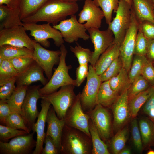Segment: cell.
I'll return each mask as SVG.
<instances>
[{
	"label": "cell",
	"instance_id": "cell-54",
	"mask_svg": "<svg viewBox=\"0 0 154 154\" xmlns=\"http://www.w3.org/2000/svg\"><path fill=\"white\" fill-rule=\"evenodd\" d=\"M131 150L129 148H124L119 153V154H130L131 153Z\"/></svg>",
	"mask_w": 154,
	"mask_h": 154
},
{
	"label": "cell",
	"instance_id": "cell-52",
	"mask_svg": "<svg viewBox=\"0 0 154 154\" xmlns=\"http://www.w3.org/2000/svg\"><path fill=\"white\" fill-rule=\"evenodd\" d=\"M146 56L149 61L154 63V39L148 40Z\"/></svg>",
	"mask_w": 154,
	"mask_h": 154
},
{
	"label": "cell",
	"instance_id": "cell-28",
	"mask_svg": "<svg viewBox=\"0 0 154 154\" xmlns=\"http://www.w3.org/2000/svg\"><path fill=\"white\" fill-rule=\"evenodd\" d=\"M112 89L120 95L127 90L131 84L128 73L123 67L119 74L109 80Z\"/></svg>",
	"mask_w": 154,
	"mask_h": 154
},
{
	"label": "cell",
	"instance_id": "cell-61",
	"mask_svg": "<svg viewBox=\"0 0 154 154\" xmlns=\"http://www.w3.org/2000/svg\"><path fill=\"white\" fill-rule=\"evenodd\" d=\"M153 121V122H154V121Z\"/></svg>",
	"mask_w": 154,
	"mask_h": 154
},
{
	"label": "cell",
	"instance_id": "cell-39",
	"mask_svg": "<svg viewBox=\"0 0 154 154\" xmlns=\"http://www.w3.org/2000/svg\"><path fill=\"white\" fill-rule=\"evenodd\" d=\"M151 86L142 76H139L131 83L128 90L129 98L146 90Z\"/></svg>",
	"mask_w": 154,
	"mask_h": 154
},
{
	"label": "cell",
	"instance_id": "cell-43",
	"mask_svg": "<svg viewBox=\"0 0 154 154\" xmlns=\"http://www.w3.org/2000/svg\"><path fill=\"white\" fill-rule=\"evenodd\" d=\"M131 133L133 145L138 152L142 151L143 145L139 126L137 120L133 119L131 123Z\"/></svg>",
	"mask_w": 154,
	"mask_h": 154
},
{
	"label": "cell",
	"instance_id": "cell-44",
	"mask_svg": "<svg viewBox=\"0 0 154 154\" xmlns=\"http://www.w3.org/2000/svg\"><path fill=\"white\" fill-rule=\"evenodd\" d=\"M28 134L23 130H19L2 125H0V141L7 142L9 139L17 136Z\"/></svg>",
	"mask_w": 154,
	"mask_h": 154
},
{
	"label": "cell",
	"instance_id": "cell-4",
	"mask_svg": "<svg viewBox=\"0 0 154 154\" xmlns=\"http://www.w3.org/2000/svg\"><path fill=\"white\" fill-rule=\"evenodd\" d=\"M115 17L108 25L114 37L113 43L120 46L129 29L132 20L131 6L124 0L119 1Z\"/></svg>",
	"mask_w": 154,
	"mask_h": 154
},
{
	"label": "cell",
	"instance_id": "cell-29",
	"mask_svg": "<svg viewBox=\"0 0 154 154\" xmlns=\"http://www.w3.org/2000/svg\"><path fill=\"white\" fill-rule=\"evenodd\" d=\"M33 50L25 47H21L9 45L0 46V58L9 59L17 57H33Z\"/></svg>",
	"mask_w": 154,
	"mask_h": 154
},
{
	"label": "cell",
	"instance_id": "cell-18",
	"mask_svg": "<svg viewBox=\"0 0 154 154\" xmlns=\"http://www.w3.org/2000/svg\"><path fill=\"white\" fill-rule=\"evenodd\" d=\"M128 90L120 94L111 106L113 114V130L116 131L123 127L131 117L128 106Z\"/></svg>",
	"mask_w": 154,
	"mask_h": 154
},
{
	"label": "cell",
	"instance_id": "cell-46",
	"mask_svg": "<svg viewBox=\"0 0 154 154\" xmlns=\"http://www.w3.org/2000/svg\"><path fill=\"white\" fill-rule=\"evenodd\" d=\"M139 29L148 40L154 39V23L148 21L139 22Z\"/></svg>",
	"mask_w": 154,
	"mask_h": 154
},
{
	"label": "cell",
	"instance_id": "cell-60",
	"mask_svg": "<svg viewBox=\"0 0 154 154\" xmlns=\"http://www.w3.org/2000/svg\"><path fill=\"white\" fill-rule=\"evenodd\" d=\"M153 65H154V63H153Z\"/></svg>",
	"mask_w": 154,
	"mask_h": 154
},
{
	"label": "cell",
	"instance_id": "cell-16",
	"mask_svg": "<svg viewBox=\"0 0 154 154\" xmlns=\"http://www.w3.org/2000/svg\"><path fill=\"white\" fill-rule=\"evenodd\" d=\"M87 31L94 46V51L89 62L94 66L100 55L113 43L114 37L113 32L108 28L101 31L98 28H92Z\"/></svg>",
	"mask_w": 154,
	"mask_h": 154
},
{
	"label": "cell",
	"instance_id": "cell-33",
	"mask_svg": "<svg viewBox=\"0 0 154 154\" xmlns=\"http://www.w3.org/2000/svg\"><path fill=\"white\" fill-rule=\"evenodd\" d=\"M128 134V129L125 127L121 129L112 137L110 142V147L112 153L119 154L124 148Z\"/></svg>",
	"mask_w": 154,
	"mask_h": 154
},
{
	"label": "cell",
	"instance_id": "cell-32",
	"mask_svg": "<svg viewBox=\"0 0 154 154\" xmlns=\"http://www.w3.org/2000/svg\"><path fill=\"white\" fill-rule=\"evenodd\" d=\"M49 0H21L19 7L21 20L36 13Z\"/></svg>",
	"mask_w": 154,
	"mask_h": 154
},
{
	"label": "cell",
	"instance_id": "cell-1",
	"mask_svg": "<svg viewBox=\"0 0 154 154\" xmlns=\"http://www.w3.org/2000/svg\"><path fill=\"white\" fill-rule=\"evenodd\" d=\"M76 2L65 0H49L36 13L22 20L23 23H37L45 21L53 26L75 15L79 10Z\"/></svg>",
	"mask_w": 154,
	"mask_h": 154
},
{
	"label": "cell",
	"instance_id": "cell-6",
	"mask_svg": "<svg viewBox=\"0 0 154 154\" xmlns=\"http://www.w3.org/2000/svg\"><path fill=\"white\" fill-rule=\"evenodd\" d=\"M75 86L73 85L62 86L58 91L42 96L41 98L45 99L50 103L59 119H64L67 110L76 99Z\"/></svg>",
	"mask_w": 154,
	"mask_h": 154
},
{
	"label": "cell",
	"instance_id": "cell-34",
	"mask_svg": "<svg viewBox=\"0 0 154 154\" xmlns=\"http://www.w3.org/2000/svg\"><path fill=\"white\" fill-rule=\"evenodd\" d=\"M96 5L100 7L103 12L106 23L109 25L112 21L113 11H117L119 0H93Z\"/></svg>",
	"mask_w": 154,
	"mask_h": 154
},
{
	"label": "cell",
	"instance_id": "cell-59",
	"mask_svg": "<svg viewBox=\"0 0 154 154\" xmlns=\"http://www.w3.org/2000/svg\"><path fill=\"white\" fill-rule=\"evenodd\" d=\"M154 2V0H152Z\"/></svg>",
	"mask_w": 154,
	"mask_h": 154
},
{
	"label": "cell",
	"instance_id": "cell-10",
	"mask_svg": "<svg viewBox=\"0 0 154 154\" xmlns=\"http://www.w3.org/2000/svg\"><path fill=\"white\" fill-rule=\"evenodd\" d=\"M79 92L64 117L65 124L77 129L91 137L89 128V116L83 110L80 103Z\"/></svg>",
	"mask_w": 154,
	"mask_h": 154
},
{
	"label": "cell",
	"instance_id": "cell-45",
	"mask_svg": "<svg viewBox=\"0 0 154 154\" xmlns=\"http://www.w3.org/2000/svg\"><path fill=\"white\" fill-rule=\"evenodd\" d=\"M148 43V40L139 29L135 41L134 55L146 56Z\"/></svg>",
	"mask_w": 154,
	"mask_h": 154
},
{
	"label": "cell",
	"instance_id": "cell-27",
	"mask_svg": "<svg viewBox=\"0 0 154 154\" xmlns=\"http://www.w3.org/2000/svg\"><path fill=\"white\" fill-rule=\"evenodd\" d=\"M139 126L143 146L149 147L154 143V123L150 118H144L139 121Z\"/></svg>",
	"mask_w": 154,
	"mask_h": 154
},
{
	"label": "cell",
	"instance_id": "cell-40",
	"mask_svg": "<svg viewBox=\"0 0 154 154\" xmlns=\"http://www.w3.org/2000/svg\"><path fill=\"white\" fill-rule=\"evenodd\" d=\"M17 76L0 82V100L6 101L10 97L16 87Z\"/></svg>",
	"mask_w": 154,
	"mask_h": 154
},
{
	"label": "cell",
	"instance_id": "cell-5",
	"mask_svg": "<svg viewBox=\"0 0 154 154\" xmlns=\"http://www.w3.org/2000/svg\"><path fill=\"white\" fill-rule=\"evenodd\" d=\"M23 26L26 31L30 32V34L34 37L35 40L46 48L50 47V43L48 40L52 39L57 47H60L64 42L60 32L52 27L50 23L43 24L36 23H23Z\"/></svg>",
	"mask_w": 154,
	"mask_h": 154
},
{
	"label": "cell",
	"instance_id": "cell-21",
	"mask_svg": "<svg viewBox=\"0 0 154 154\" xmlns=\"http://www.w3.org/2000/svg\"><path fill=\"white\" fill-rule=\"evenodd\" d=\"M43 69L35 61L28 68L17 76V86H29L33 82L39 81L44 86L48 82V79L44 76Z\"/></svg>",
	"mask_w": 154,
	"mask_h": 154
},
{
	"label": "cell",
	"instance_id": "cell-2",
	"mask_svg": "<svg viewBox=\"0 0 154 154\" xmlns=\"http://www.w3.org/2000/svg\"><path fill=\"white\" fill-rule=\"evenodd\" d=\"M91 137L76 128L65 125L61 140L60 153L92 154Z\"/></svg>",
	"mask_w": 154,
	"mask_h": 154
},
{
	"label": "cell",
	"instance_id": "cell-51",
	"mask_svg": "<svg viewBox=\"0 0 154 154\" xmlns=\"http://www.w3.org/2000/svg\"><path fill=\"white\" fill-rule=\"evenodd\" d=\"M14 111L6 100H0V122L2 124L5 119Z\"/></svg>",
	"mask_w": 154,
	"mask_h": 154
},
{
	"label": "cell",
	"instance_id": "cell-3",
	"mask_svg": "<svg viewBox=\"0 0 154 154\" xmlns=\"http://www.w3.org/2000/svg\"><path fill=\"white\" fill-rule=\"evenodd\" d=\"M60 60L57 67L47 83L39 89L41 96L54 92L63 86L73 85L76 86L75 80L72 78L68 73L72 66L66 64V58L68 51L63 44L60 46Z\"/></svg>",
	"mask_w": 154,
	"mask_h": 154
},
{
	"label": "cell",
	"instance_id": "cell-50",
	"mask_svg": "<svg viewBox=\"0 0 154 154\" xmlns=\"http://www.w3.org/2000/svg\"><path fill=\"white\" fill-rule=\"evenodd\" d=\"M143 112L149 118L154 121V92L148 98L142 107Z\"/></svg>",
	"mask_w": 154,
	"mask_h": 154
},
{
	"label": "cell",
	"instance_id": "cell-14",
	"mask_svg": "<svg viewBox=\"0 0 154 154\" xmlns=\"http://www.w3.org/2000/svg\"><path fill=\"white\" fill-rule=\"evenodd\" d=\"M35 132L14 137L9 142L0 141V154H30L32 153L36 141Z\"/></svg>",
	"mask_w": 154,
	"mask_h": 154
},
{
	"label": "cell",
	"instance_id": "cell-22",
	"mask_svg": "<svg viewBox=\"0 0 154 154\" xmlns=\"http://www.w3.org/2000/svg\"><path fill=\"white\" fill-rule=\"evenodd\" d=\"M131 9L139 22L146 20L154 23L152 0H132Z\"/></svg>",
	"mask_w": 154,
	"mask_h": 154
},
{
	"label": "cell",
	"instance_id": "cell-25",
	"mask_svg": "<svg viewBox=\"0 0 154 154\" xmlns=\"http://www.w3.org/2000/svg\"><path fill=\"white\" fill-rule=\"evenodd\" d=\"M154 92V86L134 96L129 98L128 106L131 117L135 118L149 97Z\"/></svg>",
	"mask_w": 154,
	"mask_h": 154
},
{
	"label": "cell",
	"instance_id": "cell-20",
	"mask_svg": "<svg viewBox=\"0 0 154 154\" xmlns=\"http://www.w3.org/2000/svg\"><path fill=\"white\" fill-rule=\"evenodd\" d=\"M46 122L47 129L46 134L52 138L60 152L62 132L65 125L64 119H59L52 106H50L47 115Z\"/></svg>",
	"mask_w": 154,
	"mask_h": 154
},
{
	"label": "cell",
	"instance_id": "cell-19",
	"mask_svg": "<svg viewBox=\"0 0 154 154\" xmlns=\"http://www.w3.org/2000/svg\"><path fill=\"white\" fill-rule=\"evenodd\" d=\"M41 102V110L37 117V121L33 125L32 130L37 134L36 145L32 154H41L43 148V144L46 133L44 132L46 117L51 105L47 100L42 98Z\"/></svg>",
	"mask_w": 154,
	"mask_h": 154
},
{
	"label": "cell",
	"instance_id": "cell-15",
	"mask_svg": "<svg viewBox=\"0 0 154 154\" xmlns=\"http://www.w3.org/2000/svg\"><path fill=\"white\" fill-rule=\"evenodd\" d=\"M26 31L23 25L0 30V46L9 45L34 50L33 40Z\"/></svg>",
	"mask_w": 154,
	"mask_h": 154
},
{
	"label": "cell",
	"instance_id": "cell-36",
	"mask_svg": "<svg viewBox=\"0 0 154 154\" xmlns=\"http://www.w3.org/2000/svg\"><path fill=\"white\" fill-rule=\"evenodd\" d=\"M16 129L25 131L28 134L31 131L27 126L21 115L19 113L13 112L7 117L2 124Z\"/></svg>",
	"mask_w": 154,
	"mask_h": 154
},
{
	"label": "cell",
	"instance_id": "cell-47",
	"mask_svg": "<svg viewBox=\"0 0 154 154\" xmlns=\"http://www.w3.org/2000/svg\"><path fill=\"white\" fill-rule=\"evenodd\" d=\"M151 86H154V65L149 61L143 67L141 74Z\"/></svg>",
	"mask_w": 154,
	"mask_h": 154
},
{
	"label": "cell",
	"instance_id": "cell-12",
	"mask_svg": "<svg viewBox=\"0 0 154 154\" xmlns=\"http://www.w3.org/2000/svg\"><path fill=\"white\" fill-rule=\"evenodd\" d=\"M89 116L103 141L108 142L112 132L111 115L106 107L98 104L92 110L85 112Z\"/></svg>",
	"mask_w": 154,
	"mask_h": 154
},
{
	"label": "cell",
	"instance_id": "cell-9",
	"mask_svg": "<svg viewBox=\"0 0 154 154\" xmlns=\"http://www.w3.org/2000/svg\"><path fill=\"white\" fill-rule=\"evenodd\" d=\"M53 27L60 32L64 41L68 43L76 42L80 38L85 41L90 38L89 35L86 32L87 30L84 24L79 23L75 15Z\"/></svg>",
	"mask_w": 154,
	"mask_h": 154
},
{
	"label": "cell",
	"instance_id": "cell-49",
	"mask_svg": "<svg viewBox=\"0 0 154 154\" xmlns=\"http://www.w3.org/2000/svg\"><path fill=\"white\" fill-rule=\"evenodd\" d=\"M44 143L45 146L41 154H58L60 153L53 140L49 136L46 134Z\"/></svg>",
	"mask_w": 154,
	"mask_h": 154
},
{
	"label": "cell",
	"instance_id": "cell-37",
	"mask_svg": "<svg viewBox=\"0 0 154 154\" xmlns=\"http://www.w3.org/2000/svg\"><path fill=\"white\" fill-rule=\"evenodd\" d=\"M74 47L70 46V50L77 59L79 65L88 64L91 59L93 52L87 48H83L76 43Z\"/></svg>",
	"mask_w": 154,
	"mask_h": 154
},
{
	"label": "cell",
	"instance_id": "cell-48",
	"mask_svg": "<svg viewBox=\"0 0 154 154\" xmlns=\"http://www.w3.org/2000/svg\"><path fill=\"white\" fill-rule=\"evenodd\" d=\"M89 70L88 64L79 65L76 68L75 79L76 86H80L88 76Z\"/></svg>",
	"mask_w": 154,
	"mask_h": 154
},
{
	"label": "cell",
	"instance_id": "cell-13",
	"mask_svg": "<svg viewBox=\"0 0 154 154\" xmlns=\"http://www.w3.org/2000/svg\"><path fill=\"white\" fill-rule=\"evenodd\" d=\"M33 58L43 69L47 79L49 80L52 75L54 66L59 62L60 51L47 50L35 40H33Z\"/></svg>",
	"mask_w": 154,
	"mask_h": 154
},
{
	"label": "cell",
	"instance_id": "cell-56",
	"mask_svg": "<svg viewBox=\"0 0 154 154\" xmlns=\"http://www.w3.org/2000/svg\"><path fill=\"white\" fill-rule=\"evenodd\" d=\"M127 2L131 6L132 3V0H123Z\"/></svg>",
	"mask_w": 154,
	"mask_h": 154
},
{
	"label": "cell",
	"instance_id": "cell-55",
	"mask_svg": "<svg viewBox=\"0 0 154 154\" xmlns=\"http://www.w3.org/2000/svg\"><path fill=\"white\" fill-rule=\"evenodd\" d=\"M147 154H154V150L150 149L147 153Z\"/></svg>",
	"mask_w": 154,
	"mask_h": 154
},
{
	"label": "cell",
	"instance_id": "cell-38",
	"mask_svg": "<svg viewBox=\"0 0 154 154\" xmlns=\"http://www.w3.org/2000/svg\"><path fill=\"white\" fill-rule=\"evenodd\" d=\"M123 67L122 62L119 57L116 59L105 71L99 75L102 82L109 80L111 78L118 74Z\"/></svg>",
	"mask_w": 154,
	"mask_h": 154
},
{
	"label": "cell",
	"instance_id": "cell-8",
	"mask_svg": "<svg viewBox=\"0 0 154 154\" xmlns=\"http://www.w3.org/2000/svg\"><path fill=\"white\" fill-rule=\"evenodd\" d=\"M132 20L124 39L120 46L119 57L123 67L129 72L134 55L136 40L139 30V23L131 10Z\"/></svg>",
	"mask_w": 154,
	"mask_h": 154
},
{
	"label": "cell",
	"instance_id": "cell-31",
	"mask_svg": "<svg viewBox=\"0 0 154 154\" xmlns=\"http://www.w3.org/2000/svg\"><path fill=\"white\" fill-rule=\"evenodd\" d=\"M29 86H17L13 93L6 101L14 112L21 115V108Z\"/></svg>",
	"mask_w": 154,
	"mask_h": 154
},
{
	"label": "cell",
	"instance_id": "cell-35",
	"mask_svg": "<svg viewBox=\"0 0 154 154\" xmlns=\"http://www.w3.org/2000/svg\"><path fill=\"white\" fill-rule=\"evenodd\" d=\"M149 61L146 56L134 55L128 72L131 83L136 78L141 75L143 67Z\"/></svg>",
	"mask_w": 154,
	"mask_h": 154
},
{
	"label": "cell",
	"instance_id": "cell-30",
	"mask_svg": "<svg viewBox=\"0 0 154 154\" xmlns=\"http://www.w3.org/2000/svg\"><path fill=\"white\" fill-rule=\"evenodd\" d=\"M89 128L92 143V154H110L108 146L101 138L94 124L90 119Z\"/></svg>",
	"mask_w": 154,
	"mask_h": 154
},
{
	"label": "cell",
	"instance_id": "cell-41",
	"mask_svg": "<svg viewBox=\"0 0 154 154\" xmlns=\"http://www.w3.org/2000/svg\"><path fill=\"white\" fill-rule=\"evenodd\" d=\"M19 74L8 59L0 63V82L17 76Z\"/></svg>",
	"mask_w": 154,
	"mask_h": 154
},
{
	"label": "cell",
	"instance_id": "cell-7",
	"mask_svg": "<svg viewBox=\"0 0 154 154\" xmlns=\"http://www.w3.org/2000/svg\"><path fill=\"white\" fill-rule=\"evenodd\" d=\"M102 82L94 66L89 65L86 82L80 95V103L85 112L92 110L97 104V96Z\"/></svg>",
	"mask_w": 154,
	"mask_h": 154
},
{
	"label": "cell",
	"instance_id": "cell-42",
	"mask_svg": "<svg viewBox=\"0 0 154 154\" xmlns=\"http://www.w3.org/2000/svg\"><path fill=\"white\" fill-rule=\"evenodd\" d=\"M19 74L28 68L35 62L32 57L24 56L8 59Z\"/></svg>",
	"mask_w": 154,
	"mask_h": 154
},
{
	"label": "cell",
	"instance_id": "cell-53",
	"mask_svg": "<svg viewBox=\"0 0 154 154\" xmlns=\"http://www.w3.org/2000/svg\"><path fill=\"white\" fill-rule=\"evenodd\" d=\"M21 0H0V5H5L13 9H19Z\"/></svg>",
	"mask_w": 154,
	"mask_h": 154
},
{
	"label": "cell",
	"instance_id": "cell-58",
	"mask_svg": "<svg viewBox=\"0 0 154 154\" xmlns=\"http://www.w3.org/2000/svg\"><path fill=\"white\" fill-rule=\"evenodd\" d=\"M153 13H154V9L153 10Z\"/></svg>",
	"mask_w": 154,
	"mask_h": 154
},
{
	"label": "cell",
	"instance_id": "cell-26",
	"mask_svg": "<svg viewBox=\"0 0 154 154\" xmlns=\"http://www.w3.org/2000/svg\"><path fill=\"white\" fill-rule=\"evenodd\" d=\"M119 95L113 90L109 84V80L102 82L100 86L97 98V104L110 107Z\"/></svg>",
	"mask_w": 154,
	"mask_h": 154
},
{
	"label": "cell",
	"instance_id": "cell-11",
	"mask_svg": "<svg viewBox=\"0 0 154 154\" xmlns=\"http://www.w3.org/2000/svg\"><path fill=\"white\" fill-rule=\"evenodd\" d=\"M40 88L39 86H28L21 108V115L25 125L31 131L40 113L37 107V103L38 99L41 98Z\"/></svg>",
	"mask_w": 154,
	"mask_h": 154
},
{
	"label": "cell",
	"instance_id": "cell-57",
	"mask_svg": "<svg viewBox=\"0 0 154 154\" xmlns=\"http://www.w3.org/2000/svg\"><path fill=\"white\" fill-rule=\"evenodd\" d=\"M66 1H71V2H76L78 1H80L81 0H65Z\"/></svg>",
	"mask_w": 154,
	"mask_h": 154
},
{
	"label": "cell",
	"instance_id": "cell-17",
	"mask_svg": "<svg viewBox=\"0 0 154 154\" xmlns=\"http://www.w3.org/2000/svg\"><path fill=\"white\" fill-rule=\"evenodd\" d=\"M78 22L84 24L86 29L92 28L99 29L104 17L102 10L92 0H85L82 9L78 14Z\"/></svg>",
	"mask_w": 154,
	"mask_h": 154
},
{
	"label": "cell",
	"instance_id": "cell-24",
	"mask_svg": "<svg viewBox=\"0 0 154 154\" xmlns=\"http://www.w3.org/2000/svg\"><path fill=\"white\" fill-rule=\"evenodd\" d=\"M20 12L19 9H12L5 5H0V30L23 25Z\"/></svg>",
	"mask_w": 154,
	"mask_h": 154
},
{
	"label": "cell",
	"instance_id": "cell-23",
	"mask_svg": "<svg viewBox=\"0 0 154 154\" xmlns=\"http://www.w3.org/2000/svg\"><path fill=\"white\" fill-rule=\"evenodd\" d=\"M120 46L113 43L100 56L94 66L96 73L100 75L120 56Z\"/></svg>",
	"mask_w": 154,
	"mask_h": 154
}]
</instances>
